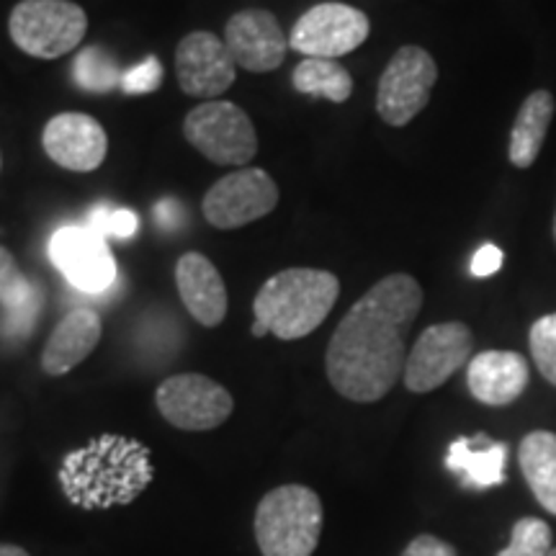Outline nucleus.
<instances>
[{
    "instance_id": "1",
    "label": "nucleus",
    "mask_w": 556,
    "mask_h": 556,
    "mask_svg": "<svg viewBox=\"0 0 556 556\" xmlns=\"http://www.w3.org/2000/svg\"><path fill=\"white\" fill-rule=\"evenodd\" d=\"M422 309V287L407 274L374 283L332 332L325 368L338 394L379 402L405 374V340Z\"/></svg>"
},
{
    "instance_id": "2",
    "label": "nucleus",
    "mask_w": 556,
    "mask_h": 556,
    "mask_svg": "<svg viewBox=\"0 0 556 556\" xmlns=\"http://www.w3.org/2000/svg\"><path fill=\"white\" fill-rule=\"evenodd\" d=\"M60 482L67 500L88 510L127 505L152 482L148 446L124 435H99L65 456Z\"/></svg>"
},
{
    "instance_id": "3",
    "label": "nucleus",
    "mask_w": 556,
    "mask_h": 556,
    "mask_svg": "<svg viewBox=\"0 0 556 556\" xmlns=\"http://www.w3.org/2000/svg\"><path fill=\"white\" fill-rule=\"evenodd\" d=\"M340 296V281L330 270L287 268L263 283L253 302V336L299 340L328 319Z\"/></svg>"
},
{
    "instance_id": "4",
    "label": "nucleus",
    "mask_w": 556,
    "mask_h": 556,
    "mask_svg": "<svg viewBox=\"0 0 556 556\" xmlns=\"http://www.w3.org/2000/svg\"><path fill=\"white\" fill-rule=\"evenodd\" d=\"M323 503L302 484L270 490L255 510V541L263 556H312L323 536Z\"/></svg>"
},
{
    "instance_id": "5",
    "label": "nucleus",
    "mask_w": 556,
    "mask_h": 556,
    "mask_svg": "<svg viewBox=\"0 0 556 556\" xmlns=\"http://www.w3.org/2000/svg\"><path fill=\"white\" fill-rule=\"evenodd\" d=\"M9 31L21 52L39 60H58L80 47L88 16L73 0H21L11 11Z\"/></svg>"
},
{
    "instance_id": "6",
    "label": "nucleus",
    "mask_w": 556,
    "mask_h": 556,
    "mask_svg": "<svg viewBox=\"0 0 556 556\" xmlns=\"http://www.w3.org/2000/svg\"><path fill=\"white\" fill-rule=\"evenodd\" d=\"M184 135L201 155L217 165L242 168L258 152V135L240 106L229 101H206L189 111Z\"/></svg>"
},
{
    "instance_id": "7",
    "label": "nucleus",
    "mask_w": 556,
    "mask_h": 556,
    "mask_svg": "<svg viewBox=\"0 0 556 556\" xmlns=\"http://www.w3.org/2000/svg\"><path fill=\"white\" fill-rule=\"evenodd\" d=\"M438 80V65L422 47H402L394 52L379 78L377 111L389 127H405L428 106Z\"/></svg>"
},
{
    "instance_id": "8",
    "label": "nucleus",
    "mask_w": 556,
    "mask_h": 556,
    "mask_svg": "<svg viewBox=\"0 0 556 556\" xmlns=\"http://www.w3.org/2000/svg\"><path fill=\"white\" fill-rule=\"evenodd\" d=\"M371 24L364 11L345 3H319L302 13L289 34V47L304 58L336 60L358 50Z\"/></svg>"
},
{
    "instance_id": "9",
    "label": "nucleus",
    "mask_w": 556,
    "mask_h": 556,
    "mask_svg": "<svg viewBox=\"0 0 556 556\" xmlns=\"http://www.w3.org/2000/svg\"><path fill=\"white\" fill-rule=\"evenodd\" d=\"M475 336L464 323H438L417 338L405 364V387L415 394H428L443 387L458 368L471 361Z\"/></svg>"
},
{
    "instance_id": "10",
    "label": "nucleus",
    "mask_w": 556,
    "mask_h": 556,
    "mask_svg": "<svg viewBox=\"0 0 556 556\" xmlns=\"http://www.w3.org/2000/svg\"><path fill=\"white\" fill-rule=\"evenodd\" d=\"M160 415L178 430H214L232 415V394L201 374H178L165 379L155 392Z\"/></svg>"
},
{
    "instance_id": "11",
    "label": "nucleus",
    "mask_w": 556,
    "mask_h": 556,
    "mask_svg": "<svg viewBox=\"0 0 556 556\" xmlns=\"http://www.w3.org/2000/svg\"><path fill=\"white\" fill-rule=\"evenodd\" d=\"M278 204L276 180L261 168H240L219 178L201 201L206 222L217 229H238L266 217Z\"/></svg>"
},
{
    "instance_id": "12",
    "label": "nucleus",
    "mask_w": 556,
    "mask_h": 556,
    "mask_svg": "<svg viewBox=\"0 0 556 556\" xmlns=\"http://www.w3.org/2000/svg\"><path fill=\"white\" fill-rule=\"evenodd\" d=\"M50 258L70 287L101 294L116 281V261L106 238L88 225H67L52 235Z\"/></svg>"
},
{
    "instance_id": "13",
    "label": "nucleus",
    "mask_w": 556,
    "mask_h": 556,
    "mask_svg": "<svg viewBox=\"0 0 556 556\" xmlns=\"http://www.w3.org/2000/svg\"><path fill=\"white\" fill-rule=\"evenodd\" d=\"M178 86L197 99L222 96L235 83V65L225 39L212 31H191L178 41L176 50Z\"/></svg>"
},
{
    "instance_id": "14",
    "label": "nucleus",
    "mask_w": 556,
    "mask_h": 556,
    "mask_svg": "<svg viewBox=\"0 0 556 556\" xmlns=\"http://www.w3.org/2000/svg\"><path fill=\"white\" fill-rule=\"evenodd\" d=\"M225 45L235 65L250 73H270L287 58L289 39L270 11L248 9L235 13L225 26Z\"/></svg>"
},
{
    "instance_id": "15",
    "label": "nucleus",
    "mask_w": 556,
    "mask_h": 556,
    "mask_svg": "<svg viewBox=\"0 0 556 556\" xmlns=\"http://www.w3.org/2000/svg\"><path fill=\"white\" fill-rule=\"evenodd\" d=\"M41 144L50 160L73 173L101 168L109 152V139L101 124L93 116L75 114V111L52 116L41 135Z\"/></svg>"
},
{
    "instance_id": "16",
    "label": "nucleus",
    "mask_w": 556,
    "mask_h": 556,
    "mask_svg": "<svg viewBox=\"0 0 556 556\" xmlns=\"http://www.w3.org/2000/svg\"><path fill=\"white\" fill-rule=\"evenodd\" d=\"M531 368L516 351H484L467 364V384L471 397L482 405H513L526 392Z\"/></svg>"
},
{
    "instance_id": "17",
    "label": "nucleus",
    "mask_w": 556,
    "mask_h": 556,
    "mask_svg": "<svg viewBox=\"0 0 556 556\" xmlns=\"http://www.w3.org/2000/svg\"><path fill=\"white\" fill-rule=\"evenodd\" d=\"M176 287L189 315L204 328H217L227 317L225 281L206 255H180L176 263Z\"/></svg>"
},
{
    "instance_id": "18",
    "label": "nucleus",
    "mask_w": 556,
    "mask_h": 556,
    "mask_svg": "<svg viewBox=\"0 0 556 556\" xmlns=\"http://www.w3.org/2000/svg\"><path fill=\"white\" fill-rule=\"evenodd\" d=\"M101 332L103 325L96 309L78 307L67 312L60 319L58 328L52 330L45 351H41V368H45V374L62 377V374L73 371L75 366L83 364L96 351Z\"/></svg>"
},
{
    "instance_id": "19",
    "label": "nucleus",
    "mask_w": 556,
    "mask_h": 556,
    "mask_svg": "<svg viewBox=\"0 0 556 556\" xmlns=\"http://www.w3.org/2000/svg\"><path fill=\"white\" fill-rule=\"evenodd\" d=\"M505 443L490 441L482 433L475 438L462 435L448 446L446 467L467 490H490L505 482Z\"/></svg>"
},
{
    "instance_id": "20",
    "label": "nucleus",
    "mask_w": 556,
    "mask_h": 556,
    "mask_svg": "<svg viewBox=\"0 0 556 556\" xmlns=\"http://www.w3.org/2000/svg\"><path fill=\"white\" fill-rule=\"evenodd\" d=\"M45 304L41 287L21 274L13 255L0 245V307L5 309L3 330L11 338H26L37 328V319Z\"/></svg>"
},
{
    "instance_id": "21",
    "label": "nucleus",
    "mask_w": 556,
    "mask_h": 556,
    "mask_svg": "<svg viewBox=\"0 0 556 556\" xmlns=\"http://www.w3.org/2000/svg\"><path fill=\"white\" fill-rule=\"evenodd\" d=\"M554 109V96L548 90H533L526 96L510 129V148H507V157L516 168H531L536 163L546 131L552 127Z\"/></svg>"
},
{
    "instance_id": "22",
    "label": "nucleus",
    "mask_w": 556,
    "mask_h": 556,
    "mask_svg": "<svg viewBox=\"0 0 556 556\" xmlns=\"http://www.w3.org/2000/svg\"><path fill=\"white\" fill-rule=\"evenodd\" d=\"M518 464L533 497L556 516V435L552 430H533L520 441Z\"/></svg>"
},
{
    "instance_id": "23",
    "label": "nucleus",
    "mask_w": 556,
    "mask_h": 556,
    "mask_svg": "<svg viewBox=\"0 0 556 556\" xmlns=\"http://www.w3.org/2000/svg\"><path fill=\"white\" fill-rule=\"evenodd\" d=\"M291 80L302 96H315V99H328L332 103H345L353 93L351 73L336 60L304 58Z\"/></svg>"
},
{
    "instance_id": "24",
    "label": "nucleus",
    "mask_w": 556,
    "mask_h": 556,
    "mask_svg": "<svg viewBox=\"0 0 556 556\" xmlns=\"http://www.w3.org/2000/svg\"><path fill=\"white\" fill-rule=\"evenodd\" d=\"M122 70L103 47H86L73 62L75 86L88 93H111L122 86Z\"/></svg>"
},
{
    "instance_id": "25",
    "label": "nucleus",
    "mask_w": 556,
    "mask_h": 556,
    "mask_svg": "<svg viewBox=\"0 0 556 556\" xmlns=\"http://www.w3.org/2000/svg\"><path fill=\"white\" fill-rule=\"evenodd\" d=\"M552 528L541 518H520L510 531V544L497 556H548Z\"/></svg>"
},
{
    "instance_id": "26",
    "label": "nucleus",
    "mask_w": 556,
    "mask_h": 556,
    "mask_svg": "<svg viewBox=\"0 0 556 556\" xmlns=\"http://www.w3.org/2000/svg\"><path fill=\"white\" fill-rule=\"evenodd\" d=\"M528 343H531L533 364H536L541 377L556 387V312L533 323L531 332H528Z\"/></svg>"
},
{
    "instance_id": "27",
    "label": "nucleus",
    "mask_w": 556,
    "mask_h": 556,
    "mask_svg": "<svg viewBox=\"0 0 556 556\" xmlns=\"http://www.w3.org/2000/svg\"><path fill=\"white\" fill-rule=\"evenodd\" d=\"M90 229L103 235V238H119L129 240L135 238L139 229V217L129 208H114V206H96L90 212Z\"/></svg>"
},
{
    "instance_id": "28",
    "label": "nucleus",
    "mask_w": 556,
    "mask_h": 556,
    "mask_svg": "<svg viewBox=\"0 0 556 556\" xmlns=\"http://www.w3.org/2000/svg\"><path fill=\"white\" fill-rule=\"evenodd\" d=\"M163 86V65H160L157 58H144L139 65L129 67L127 73L122 75L119 90L127 96H148L155 93V90Z\"/></svg>"
},
{
    "instance_id": "29",
    "label": "nucleus",
    "mask_w": 556,
    "mask_h": 556,
    "mask_svg": "<svg viewBox=\"0 0 556 556\" xmlns=\"http://www.w3.org/2000/svg\"><path fill=\"white\" fill-rule=\"evenodd\" d=\"M503 250H500L497 245H492V242H486V245H482L475 253V258H471V276L475 278H486V276H495L500 268H503Z\"/></svg>"
},
{
    "instance_id": "30",
    "label": "nucleus",
    "mask_w": 556,
    "mask_h": 556,
    "mask_svg": "<svg viewBox=\"0 0 556 556\" xmlns=\"http://www.w3.org/2000/svg\"><path fill=\"white\" fill-rule=\"evenodd\" d=\"M402 556H458L456 548L448 541L422 533L415 541H409V546L402 552Z\"/></svg>"
},
{
    "instance_id": "31",
    "label": "nucleus",
    "mask_w": 556,
    "mask_h": 556,
    "mask_svg": "<svg viewBox=\"0 0 556 556\" xmlns=\"http://www.w3.org/2000/svg\"><path fill=\"white\" fill-rule=\"evenodd\" d=\"M155 217H157V225L163 229H178L186 214H184V206H180L178 201L165 199L155 206Z\"/></svg>"
},
{
    "instance_id": "32",
    "label": "nucleus",
    "mask_w": 556,
    "mask_h": 556,
    "mask_svg": "<svg viewBox=\"0 0 556 556\" xmlns=\"http://www.w3.org/2000/svg\"><path fill=\"white\" fill-rule=\"evenodd\" d=\"M0 556H29V554H26V548H21V546L0 544Z\"/></svg>"
},
{
    "instance_id": "33",
    "label": "nucleus",
    "mask_w": 556,
    "mask_h": 556,
    "mask_svg": "<svg viewBox=\"0 0 556 556\" xmlns=\"http://www.w3.org/2000/svg\"><path fill=\"white\" fill-rule=\"evenodd\" d=\"M554 240H556V214H554Z\"/></svg>"
},
{
    "instance_id": "34",
    "label": "nucleus",
    "mask_w": 556,
    "mask_h": 556,
    "mask_svg": "<svg viewBox=\"0 0 556 556\" xmlns=\"http://www.w3.org/2000/svg\"><path fill=\"white\" fill-rule=\"evenodd\" d=\"M548 556H556V548H552V552H548Z\"/></svg>"
}]
</instances>
